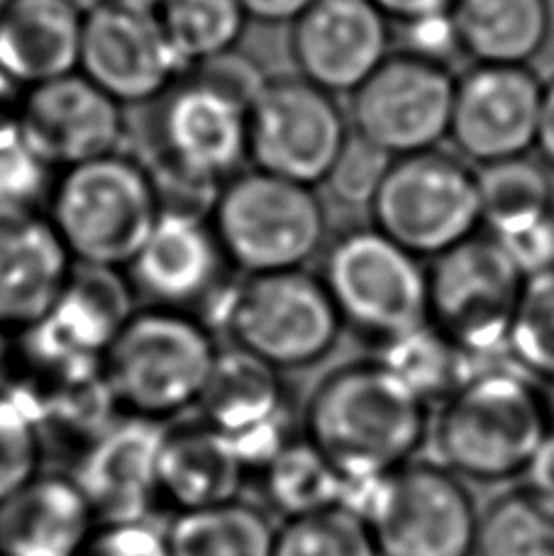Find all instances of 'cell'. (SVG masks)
Listing matches in <instances>:
<instances>
[{"mask_svg":"<svg viewBox=\"0 0 554 556\" xmlns=\"http://www.w3.org/2000/svg\"><path fill=\"white\" fill-rule=\"evenodd\" d=\"M262 68L240 52L188 68L150 108L144 162L164 207L207 213L221 188L250 168V105L266 84Z\"/></svg>","mask_w":554,"mask_h":556,"instance_id":"cell-1","label":"cell"},{"mask_svg":"<svg viewBox=\"0 0 554 556\" xmlns=\"http://www.w3.org/2000/svg\"><path fill=\"white\" fill-rule=\"evenodd\" d=\"M430 408L381 359L352 362L313 391L303 437L344 481L381 479L420 452L432 430Z\"/></svg>","mask_w":554,"mask_h":556,"instance_id":"cell-2","label":"cell"},{"mask_svg":"<svg viewBox=\"0 0 554 556\" xmlns=\"http://www.w3.org/2000/svg\"><path fill=\"white\" fill-rule=\"evenodd\" d=\"M554 430L545 389L513 366H481L454 391L432 422L442 466L474 483L522 479Z\"/></svg>","mask_w":554,"mask_h":556,"instance_id":"cell-3","label":"cell"},{"mask_svg":"<svg viewBox=\"0 0 554 556\" xmlns=\"http://www.w3.org/2000/svg\"><path fill=\"white\" fill-rule=\"evenodd\" d=\"M164 211L142 159L115 152L56 172L45 213L74 264L125 271Z\"/></svg>","mask_w":554,"mask_h":556,"instance_id":"cell-4","label":"cell"},{"mask_svg":"<svg viewBox=\"0 0 554 556\" xmlns=\"http://www.w3.org/2000/svg\"><path fill=\"white\" fill-rule=\"evenodd\" d=\"M221 346L213 332L186 311H135L108 346L103 381L115 408L162 422L198 405L211 381Z\"/></svg>","mask_w":554,"mask_h":556,"instance_id":"cell-5","label":"cell"},{"mask_svg":"<svg viewBox=\"0 0 554 556\" xmlns=\"http://www.w3.org/2000/svg\"><path fill=\"white\" fill-rule=\"evenodd\" d=\"M342 327L320 274L305 269L244 276L215 298V330L230 350L276 371L309 369L328 359Z\"/></svg>","mask_w":554,"mask_h":556,"instance_id":"cell-6","label":"cell"},{"mask_svg":"<svg viewBox=\"0 0 554 556\" xmlns=\"http://www.w3.org/2000/svg\"><path fill=\"white\" fill-rule=\"evenodd\" d=\"M225 260L244 276L305 269L328 247L318 188L244 168L207 211Z\"/></svg>","mask_w":554,"mask_h":556,"instance_id":"cell-7","label":"cell"},{"mask_svg":"<svg viewBox=\"0 0 554 556\" xmlns=\"http://www.w3.org/2000/svg\"><path fill=\"white\" fill-rule=\"evenodd\" d=\"M342 505L367 520L379 556H474L479 510L448 466L411 462L381 479L348 481Z\"/></svg>","mask_w":554,"mask_h":556,"instance_id":"cell-8","label":"cell"},{"mask_svg":"<svg viewBox=\"0 0 554 556\" xmlns=\"http://www.w3.org/2000/svg\"><path fill=\"white\" fill-rule=\"evenodd\" d=\"M320 278L342 325L383 346L430 323V271L379 227L357 225L325 247Z\"/></svg>","mask_w":554,"mask_h":556,"instance_id":"cell-9","label":"cell"},{"mask_svg":"<svg viewBox=\"0 0 554 556\" xmlns=\"http://www.w3.org/2000/svg\"><path fill=\"white\" fill-rule=\"evenodd\" d=\"M372 225L420 260H435L483 230L479 176L440 149L399 156L369 205Z\"/></svg>","mask_w":554,"mask_h":556,"instance_id":"cell-10","label":"cell"},{"mask_svg":"<svg viewBox=\"0 0 554 556\" xmlns=\"http://www.w3.org/2000/svg\"><path fill=\"white\" fill-rule=\"evenodd\" d=\"M430 323L477 366L503 364L526 276L489 232L435 256Z\"/></svg>","mask_w":554,"mask_h":556,"instance_id":"cell-11","label":"cell"},{"mask_svg":"<svg viewBox=\"0 0 554 556\" xmlns=\"http://www.w3.org/2000/svg\"><path fill=\"white\" fill-rule=\"evenodd\" d=\"M350 137L338 96L303 76L266 78L250 105V166L286 181L323 186Z\"/></svg>","mask_w":554,"mask_h":556,"instance_id":"cell-12","label":"cell"},{"mask_svg":"<svg viewBox=\"0 0 554 556\" xmlns=\"http://www.w3.org/2000/svg\"><path fill=\"white\" fill-rule=\"evenodd\" d=\"M457 76L450 66L393 52L350 101V127L393 159L440 149L450 139Z\"/></svg>","mask_w":554,"mask_h":556,"instance_id":"cell-13","label":"cell"},{"mask_svg":"<svg viewBox=\"0 0 554 556\" xmlns=\"http://www.w3.org/2000/svg\"><path fill=\"white\" fill-rule=\"evenodd\" d=\"M78 72L123 108H147L188 68L154 8L108 0L84 15Z\"/></svg>","mask_w":554,"mask_h":556,"instance_id":"cell-14","label":"cell"},{"mask_svg":"<svg viewBox=\"0 0 554 556\" xmlns=\"http://www.w3.org/2000/svg\"><path fill=\"white\" fill-rule=\"evenodd\" d=\"M133 315L135 288L125 271L76 264L52 311L23 332L27 352L62 379L88 374Z\"/></svg>","mask_w":554,"mask_h":556,"instance_id":"cell-15","label":"cell"},{"mask_svg":"<svg viewBox=\"0 0 554 556\" xmlns=\"http://www.w3.org/2000/svg\"><path fill=\"white\" fill-rule=\"evenodd\" d=\"M542 88L530 66L474 64L457 76L450 139L462 159L487 166L536 149Z\"/></svg>","mask_w":554,"mask_h":556,"instance_id":"cell-16","label":"cell"},{"mask_svg":"<svg viewBox=\"0 0 554 556\" xmlns=\"http://www.w3.org/2000/svg\"><path fill=\"white\" fill-rule=\"evenodd\" d=\"M299 76L332 96H352L393 54V29L372 0H315L291 25Z\"/></svg>","mask_w":554,"mask_h":556,"instance_id":"cell-17","label":"cell"},{"mask_svg":"<svg viewBox=\"0 0 554 556\" xmlns=\"http://www.w3.org/2000/svg\"><path fill=\"white\" fill-rule=\"evenodd\" d=\"M127 108L81 72L27 88L17 123L29 147L45 162L62 168L123 152Z\"/></svg>","mask_w":554,"mask_h":556,"instance_id":"cell-18","label":"cell"},{"mask_svg":"<svg viewBox=\"0 0 554 556\" xmlns=\"http://www.w3.org/2000/svg\"><path fill=\"white\" fill-rule=\"evenodd\" d=\"M166 427L130 415L105 427L78 462L74 481L98 525L144 522L160 501V452Z\"/></svg>","mask_w":554,"mask_h":556,"instance_id":"cell-19","label":"cell"},{"mask_svg":"<svg viewBox=\"0 0 554 556\" xmlns=\"http://www.w3.org/2000/svg\"><path fill=\"white\" fill-rule=\"evenodd\" d=\"M225 266L230 264L207 213L164 207L125 276L135 295H142L154 307L184 311L213 295Z\"/></svg>","mask_w":554,"mask_h":556,"instance_id":"cell-20","label":"cell"},{"mask_svg":"<svg viewBox=\"0 0 554 556\" xmlns=\"http://www.w3.org/2000/svg\"><path fill=\"white\" fill-rule=\"evenodd\" d=\"M198 408L205 425L235 444L247 469L262 471L291 442L279 371L237 350H221Z\"/></svg>","mask_w":554,"mask_h":556,"instance_id":"cell-21","label":"cell"},{"mask_svg":"<svg viewBox=\"0 0 554 556\" xmlns=\"http://www.w3.org/2000/svg\"><path fill=\"white\" fill-rule=\"evenodd\" d=\"M39 207H0V330L25 332L52 311L74 271Z\"/></svg>","mask_w":554,"mask_h":556,"instance_id":"cell-22","label":"cell"},{"mask_svg":"<svg viewBox=\"0 0 554 556\" xmlns=\"http://www.w3.org/2000/svg\"><path fill=\"white\" fill-rule=\"evenodd\" d=\"M96 528L74 479L37 473L0 501V556H81Z\"/></svg>","mask_w":554,"mask_h":556,"instance_id":"cell-23","label":"cell"},{"mask_svg":"<svg viewBox=\"0 0 554 556\" xmlns=\"http://www.w3.org/2000/svg\"><path fill=\"white\" fill-rule=\"evenodd\" d=\"M84 13L68 0H5L0 68L23 88L78 72Z\"/></svg>","mask_w":554,"mask_h":556,"instance_id":"cell-24","label":"cell"},{"mask_svg":"<svg viewBox=\"0 0 554 556\" xmlns=\"http://www.w3.org/2000/svg\"><path fill=\"white\" fill-rule=\"evenodd\" d=\"M244 473L235 444L203 420L166 430L160 452V501L179 513L237 501Z\"/></svg>","mask_w":554,"mask_h":556,"instance_id":"cell-25","label":"cell"},{"mask_svg":"<svg viewBox=\"0 0 554 556\" xmlns=\"http://www.w3.org/2000/svg\"><path fill=\"white\" fill-rule=\"evenodd\" d=\"M450 15L474 64L530 66L552 35L550 0H454Z\"/></svg>","mask_w":554,"mask_h":556,"instance_id":"cell-26","label":"cell"},{"mask_svg":"<svg viewBox=\"0 0 554 556\" xmlns=\"http://www.w3.org/2000/svg\"><path fill=\"white\" fill-rule=\"evenodd\" d=\"M274 538L266 513L240 498L176 513L164 532L169 556H272Z\"/></svg>","mask_w":554,"mask_h":556,"instance_id":"cell-27","label":"cell"},{"mask_svg":"<svg viewBox=\"0 0 554 556\" xmlns=\"http://www.w3.org/2000/svg\"><path fill=\"white\" fill-rule=\"evenodd\" d=\"M552 168L538 159L516 156L481 166L479 198L483 232L503 235L554 207Z\"/></svg>","mask_w":554,"mask_h":556,"instance_id":"cell-28","label":"cell"},{"mask_svg":"<svg viewBox=\"0 0 554 556\" xmlns=\"http://www.w3.org/2000/svg\"><path fill=\"white\" fill-rule=\"evenodd\" d=\"M264 493L286 520L342 505L348 481L305 440L289 442L262 469Z\"/></svg>","mask_w":554,"mask_h":556,"instance_id":"cell-29","label":"cell"},{"mask_svg":"<svg viewBox=\"0 0 554 556\" xmlns=\"http://www.w3.org/2000/svg\"><path fill=\"white\" fill-rule=\"evenodd\" d=\"M379 359L428 405H440L481 366L428 323L381 346Z\"/></svg>","mask_w":554,"mask_h":556,"instance_id":"cell-30","label":"cell"},{"mask_svg":"<svg viewBox=\"0 0 554 556\" xmlns=\"http://www.w3.org/2000/svg\"><path fill=\"white\" fill-rule=\"evenodd\" d=\"M156 13L186 68L237 52L250 23L240 0H162Z\"/></svg>","mask_w":554,"mask_h":556,"instance_id":"cell-31","label":"cell"},{"mask_svg":"<svg viewBox=\"0 0 554 556\" xmlns=\"http://www.w3.org/2000/svg\"><path fill=\"white\" fill-rule=\"evenodd\" d=\"M474 556H554V508L526 485L499 495L479 515Z\"/></svg>","mask_w":554,"mask_h":556,"instance_id":"cell-32","label":"cell"},{"mask_svg":"<svg viewBox=\"0 0 554 556\" xmlns=\"http://www.w3.org/2000/svg\"><path fill=\"white\" fill-rule=\"evenodd\" d=\"M272 556H379V549L362 515L332 505L276 528Z\"/></svg>","mask_w":554,"mask_h":556,"instance_id":"cell-33","label":"cell"},{"mask_svg":"<svg viewBox=\"0 0 554 556\" xmlns=\"http://www.w3.org/2000/svg\"><path fill=\"white\" fill-rule=\"evenodd\" d=\"M508 356L532 381L554 386V271L530 276L511 327Z\"/></svg>","mask_w":554,"mask_h":556,"instance_id":"cell-34","label":"cell"},{"mask_svg":"<svg viewBox=\"0 0 554 556\" xmlns=\"http://www.w3.org/2000/svg\"><path fill=\"white\" fill-rule=\"evenodd\" d=\"M39 417L25 395L0 389V501L39 473Z\"/></svg>","mask_w":554,"mask_h":556,"instance_id":"cell-35","label":"cell"},{"mask_svg":"<svg viewBox=\"0 0 554 556\" xmlns=\"http://www.w3.org/2000/svg\"><path fill=\"white\" fill-rule=\"evenodd\" d=\"M54 176V168L29 147L17 117L0 121V207L45 205Z\"/></svg>","mask_w":554,"mask_h":556,"instance_id":"cell-36","label":"cell"},{"mask_svg":"<svg viewBox=\"0 0 554 556\" xmlns=\"http://www.w3.org/2000/svg\"><path fill=\"white\" fill-rule=\"evenodd\" d=\"M393 164V156H389L374 144L364 142L362 137L352 132L348 144L335 162L328 181L323 186L330 188L332 198L348 207H367L379 193L386 174Z\"/></svg>","mask_w":554,"mask_h":556,"instance_id":"cell-37","label":"cell"},{"mask_svg":"<svg viewBox=\"0 0 554 556\" xmlns=\"http://www.w3.org/2000/svg\"><path fill=\"white\" fill-rule=\"evenodd\" d=\"M493 237L526 278L554 271V207L516 230Z\"/></svg>","mask_w":554,"mask_h":556,"instance_id":"cell-38","label":"cell"},{"mask_svg":"<svg viewBox=\"0 0 554 556\" xmlns=\"http://www.w3.org/2000/svg\"><path fill=\"white\" fill-rule=\"evenodd\" d=\"M403 47L401 52L428 59V62L450 66L462 52V42L450 13L425 15L418 20L401 23Z\"/></svg>","mask_w":554,"mask_h":556,"instance_id":"cell-39","label":"cell"},{"mask_svg":"<svg viewBox=\"0 0 554 556\" xmlns=\"http://www.w3.org/2000/svg\"><path fill=\"white\" fill-rule=\"evenodd\" d=\"M144 522L98 525L81 556H169L164 534Z\"/></svg>","mask_w":554,"mask_h":556,"instance_id":"cell-40","label":"cell"},{"mask_svg":"<svg viewBox=\"0 0 554 556\" xmlns=\"http://www.w3.org/2000/svg\"><path fill=\"white\" fill-rule=\"evenodd\" d=\"M526 489L536 493L542 503H547L554 508V430L545 437V442L540 444V450L532 456L530 466L522 473Z\"/></svg>","mask_w":554,"mask_h":556,"instance_id":"cell-41","label":"cell"},{"mask_svg":"<svg viewBox=\"0 0 554 556\" xmlns=\"http://www.w3.org/2000/svg\"><path fill=\"white\" fill-rule=\"evenodd\" d=\"M247 17L260 25H293L315 0H240Z\"/></svg>","mask_w":554,"mask_h":556,"instance_id":"cell-42","label":"cell"},{"mask_svg":"<svg viewBox=\"0 0 554 556\" xmlns=\"http://www.w3.org/2000/svg\"><path fill=\"white\" fill-rule=\"evenodd\" d=\"M372 3L381 10V13L391 20V23H408V20H418L425 15L450 13L454 0H372Z\"/></svg>","mask_w":554,"mask_h":556,"instance_id":"cell-43","label":"cell"},{"mask_svg":"<svg viewBox=\"0 0 554 556\" xmlns=\"http://www.w3.org/2000/svg\"><path fill=\"white\" fill-rule=\"evenodd\" d=\"M536 149L540 152L542 162H545L554 172V76L550 78V81H545V88H542Z\"/></svg>","mask_w":554,"mask_h":556,"instance_id":"cell-44","label":"cell"},{"mask_svg":"<svg viewBox=\"0 0 554 556\" xmlns=\"http://www.w3.org/2000/svg\"><path fill=\"white\" fill-rule=\"evenodd\" d=\"M25 91L27 88L20 86L15 78H10L3 68H0V121L17 117Z\"/></svg>","mask_w":554,"mask_h":556,"instance_id":"cell-45","label":"cell"},{"mask_svg":"<svg viewBox=\"0 0 554 556\" xmlns=\"http://www.w3.org/2000/svg\"><path fill=\"white\" fill-rule=\"evenodd\" d=\"M8 364H10V332L0 330V379H3Z\"/></svg>","mask_w":554,"mask_h":556,"instance_id":"cell-46","label":"cell"},{"mask_svg":"<svg viewBox=\"0 0 554 556\" xmlns=\"http://www.w3.org/2000/svg\"><path fill=\"white\" fill-rule=\"evenodd\" d=\"M68 3H74V5H76L78 10H81V13L86 15V13H91L93 8L108 3V0H68Z\"/></svg>","mask_w":554,"mask_h":556,"instance_id":"cell-47","label":"cell"},{"mask_svg":"<svg viewBox=\"0 0 554 556\" xmlns=\"http://www.w3.org/2000/svg\"><path fill=\"white\" fill-rule=\"evenodd\" d=\"M545 393H547V403H550V413H552V422H554V386H547Z\"/></svg>","mask_w":554,"mask_h":556,"instance_id":"cell-48","label":"cell"},{"mask_svg":"<svg viewBox=\"0 0 554 556\" xmlns=\"http://www.w3.org/2000/svg\"><path fill=\"white\" fill-rule=\"evenodd\" d=\"M130 3H137V5H147V8H160L162 0H130Z\"/></svg>","mask_w":554,"mask_h":556,"instance_id":"cell-49","label":"cell"},{"mask_svg":"<svg viewBox=\"0 0 554 556\" xmlns=\"http://www.w3.org/2000/svg\"><path fill=\"white\" fill-rule=\"evenodd\" d=\"M5 5V0H0V8H3Z\"/></svg>","mask_w":554,"mask_h":556,"instance_id":"cell-50","label":"cell"}]
</instances>
